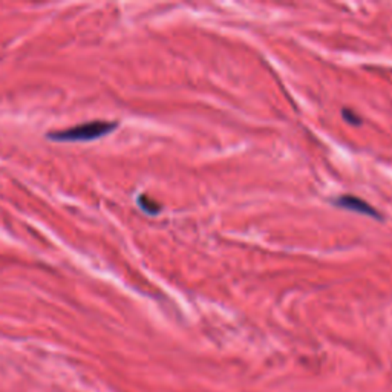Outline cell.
<instances>
[{
  "label": "cell",
  "mask_w": 392,
  "mask_h": 392,
  "mask_svg": "<svg viewBox=\"0 0 392 392\" xmlns=\"http://www.w3.org/2000/svg\"><path fill=\"white\" fill-rule=\"evenodd\" d=\"M343 117H345V118H346V120H348V121H350L351 124H359V123H360L359 118H357V117H354V114H352V112L348 114V112H346V109L343 110Z\"/></svg>",
  "instance_id": "4"
},
{
  "label": "cell",
  "mask_w": 392,
  "mask_h": 392,
  "mask_svg": "<svg viewBox=\"0 0 392 392\" xmlns=\"http://www.w3.org/2000/svg\"><path fill=\"white\" fill-rule=\"evenodd\" d=\"M334 205L340 207V209L357 212V213H361V214H366V216H373V218H379L380 219V214L375 212L374 207H371L368 203L361 201L360 198H356V196H352V195H345L342 198L336 199Z\"/></svg>",
  "instance_id": "2"
},
{
  "label": "cell",
  "mask_w": 392,
  "mask_h": 392,
  "mask_svg": "<svg viewBox=\"0 0 392 392\" xmlns=\"http://www.w3.org/2000/svg\"><path fill=\"white\" fill-rule=\"evenodd\" d=\"M117 129L115 121H92L86 124L76 126V128L60 130V132H53V134H48V137L54 142H92V139H97L105 137L110 132H114Z\"/></svg>",
  "instance_id": "1"
},
{
  "label": "cell",
  "mask_w": 392,
  "mask_h": 392,
  "mask_svg": "<svg viewBox=\"0 0 392 392\" xmlns=\"http://www.w3.org/2000/svg\"><path fill=\"white\" fill-rule=\"evenodd\" d=\"M138 204H139V207H142L144 212H147L149 214H157L160 212V205L155 203V201H152V199L147 198V196L139 198L138 199Z\"/></svg>",
  "instance_id": "3"
}]
</instances>
